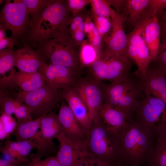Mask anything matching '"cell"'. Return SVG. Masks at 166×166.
I'll return each mask as SVG.
<instances>
[{"mask_svg": "<svg viewBox=\"0 0 166 166\" xmlns=\"http://www.w3.org/2000/svg\"><path fill=\"white\" fill-rule=\"evenodd\" d=\"M46 60L38 50L24 44L22 48L16 50L14 66L19 71L34 73L38 72L41 64Z\"/></svg>", "mask_w": 166, "mask_h": 166, "instance_id": "19", "label": "cell"}, {"mask_svg": "<svg viewBox=\"0 0 166 166\" xmlns=\"http://www.w3.org/2000/svg\"><path fill=\"white\" fill-rule=\"evenodd\" d=\"M61 91L62 99L66 102L87 137L93 122L86 106L72 87L64 88Z\"/></svg>", "mask_w": 166, "mask_h": 166, "instance_id": "15", "label": "cell"}, {"mask_svg": "<svg viewBox=\"0 0 166 166\" xmlns=\"http://www.w3.org/2000/svg\"><path fill=\"white\" fill-rule=\"evenodd\" d=\"M149 65L145 80V94L162 101L166 105V71L155 61Z\"/></svg>", "mask_w": 166, "mask_h": 166, "instance_id": "18", "label": "cell"}, {"mask_svg": "<svg viewBox=\"0 0 166 166\" xmlns=\"http://www.w3.org/2000/svg\"><path fill=\"white\" fill-rule=\"evenodd\" d=\"M30 21V13L21 0L5 1L0 12V23L11 31L12 36L20 43L27 32Z\"/></svg>", "mask_w": 166, "mask_h": 166, "instance_id": "7", "label": "cell"}, {"mask_svg": "<svg viewBox=\"0 0 166 166\" xmlns=\"http://www.w3.org/2000/svg\"><path fill=\"white\" fill-rule=\"evenodd\" d=\"M144 94V86L140 82L125 93L114 108L124 113L129 121L138 99Z\"/></svg>", "mask_w": 166, "mask_h": 166, "instance_id": "25", "label": "cell"}, {"mask_svg": "<svg viewBox=\"0 0 166 166\" xmlns=\"http://www.w3.org/2000/svg\"><path fill=\"white\" fill-rule=\"evenodd\" d=\"M107 1L111 6L114 7L118 13L121 14L123 11L124 13L126 0H107Z\"/></svg>", "mask_w": 166, "mask_h": 166, "instance_id": "44", "label": "cell"}, {"mask_svg": "<svg viewBox=\"0 0 166 166\" xmlns=\"http://www.w3.org/2000/svg\"><path fill=\"white\" fill-rule=\"evenodd\" d=\"M57 116L63 133L67 138L81 141L86 139V133L64 99L60 102Z\"/></svg>", "mask_w": 166, "mask_h": 166, "instance_id": "17", "label": "cell"}, {"mask_svg": "<svg viewBox=\"0 0 166 166\" xmlns=\"http://www.w3.org/2000/svg\"><path fill=\"white\" fill-rule=\"evenodd\" d=\"M17 100L30 108L32 117L40 118L49 113L62 100L61 90L54 89L46 83L34 91H20L16 95Z\"/></svg>", "mask_w": 166, "mask_h": 166, "instance_id": "6", "label": "cell"}, {"mask_svg": "<svg viewBox=\"0 0 166 166\" xmlns=\"http://www.w3.org/2000/svg\"><path fill=\"white\" fill-rule=\"evenodd\" d=\"M69 10L73 17L83 10L85 7L90 3V0H66Z\"/></svg>", "mask_w": 166, "mask_h": 166, "instance_id": "37", "label": "cell"}, {"mask_svg": "<svg viewBox=\"0 0 166 166\" xmlns=\"http://www.w3.org/2000/svg\"><path fill=\"white\" fill-rule=\"evenodd\" d=\"M145 43L148 48L150 62L157 59L160 50L161 38L160 22L157 15L147 20L144 29Z\"/></svg>", "mask_w": 166, "mask_h": 166, "instance_id": "20", "label": "cell"}, {"mask_svg": "<svg viewBox=\"0 0 166 166\" xmlns=\"http://www.w3.org/2000/svg\"><path fill=\"white\" fill-rule=\"evenodd\" d=\"M12 83L20 88L21 91L30 92L35 90L44 86L45 79L43 75L38 72L28 73L15 71L12 80Z\"/></svg>", "mask_w": 166, "mask_h": 166, "instance_id": "24", "label": "cell"}, {"mask_svg": "<svg viewBox=\"0 0 166 166\" xmlns=\"http://www.w3.org/2000/svg\"><path fill=\"white\" fill-rule=\"evenodd\" d=\"M90 4L91 13L97 16L111 18L115 13L107 0H90Z\"/></svg>", "mask_w": 166, "mask_h": 166, "instance_id": "31", "label": "cell"}, {"mask_svg": "<svg viewBox=\"0 0 166 166\" xmlns=\"http://www.w3.org/2000/svg\"><path fill=\"white\" fill-rule=\"evenodd\" d=\"M28 161L12 158L8 160L0 159V166H20L23 163Z\"/></svg>", "mask_w": 166, "mask_h": 166, "instance_id": "42", "label": "cell"}, {"mask_svg": "<svg viewBox=\"0 0 166 166\" xmlns=\"http://www.w3.org/2000/svg\"><path fill=\"white\" fill-rule=\"evenodd\" d=\"M166 9V0H150L141 17L147 19L161 14Z\"/></svg>", "mask_w": 166, "mask_h": 166, "instance_id": "32", "label": "cell"}, {"mask_svg": "<svg viewBox=\"0 0 166 166\" xmlns=\"http://www.w3.org/2000/svg\"><path fill=\"white\" fill-rule=\"evenodd\" d=\"M147 166V165H146V166Z\"/></svg>", "mask_w": 166, "mask_h": 166, "instance_id": "55", "label": "cell"}, {"mask_svg": "<svg viewBox=\"0 0 166 166\" xmlns=\"http://www.w3.org/2000/svg\"><path fill=\"white\" fill-rule=\"evenodd\" d=\"M49 0H21L29 11L30 17L39 12L48 3Z\"/></svg>", "mask_w": 166, "mask_h": 166, "instance_id": "34", "label": "cell"}, {"mask_svg": "<svg viewBox=\"0 0 166 166\" xmlns=\"http://www.w3.org/2000/svg\"><path fill=\"white\" fill-rule=\"evenodd\" d=\"M88 42L96 49L100 54L101 52L102 39L101 35L96 27L91 32L87 34Z\"/></svg>", "mask_w": 166, "mask_h": 166, "instance_id": "38", "label": "cell"}, {"mask_svg": "<svg viewBox=\"0 0 166 166\" xmlns=\"http://www.w3.org/2000/svg\"><path fill=\"white\" fill-rule=\"evenodd\" d=\"M91 18L88 15H86L84 22V32L87 34L91 32L95 27V24Z\"/></svg>", "mask_w": 166, "mask_h": 166, "instance_id": "45", "label": "cell"}, {"mask_svg": "<svg viewBox=\"0 0 166 166\" xmlns=\"http://www.w3.org/2000/svg\"><path fill=\"white\" fill-rule=\"evenodd\" d=\"M144 21H139L134 30L127 35L128 44L135 46L137 49L138 63L137 69L134 73L143 83L145 82L148 69L151 63L149 50L144 38Z\"/></svg>", "mask_w": 166, "mask_h": 166, "instance_id": "14", "label": "cell"}, {"mask_svg": "<svg viewBox=\"0 0 166 166\" xmlns=\"http://www.w3.org/2000/svg\"><path fill=\"white\" fill-rule=\"evenodd\" d=\"M22 104L16 99L10 97L6 89L0 88V105L1 115L11 116L14 113L16 109Z\"/></svg>", "mask_w": 166, "mask_h": 166, "instance_id": "30", "label": "cell"}, {"mask_svg": "<svg viewBox=\"0 0 166 166\" xmlns=\"http://www.w3.org/2000/svg\"><path fill=\"white\" fill-rule=\"evenodd\" d=\"M81 13V12H80ZM73 17L72 22H74L78 26L84 22L86 15L84 16L81 13Z\"/></svg>", "mask_w": 166, "mask_h": 166, "instance_id": "47", "label": "cell"}, {"mask_svg": "<svg viewBox=\"0 0 166 166\" xmlns=\"http://www.w3.org/2000/svg\"><path fill=\"white\" fill-rule=\"evenodd\" d=\"M38 72L44 77L47 84L57 90L72 87L81 78L79 71L45 62L41 64Z\"/></svg>", "mask_w": 166, "mask_h": 166, "instance_id": "11", "label": "cell"}, {"mask_svg": "<svg viewBox=\"0 0 166 166\" xmlns=\"http://www.w3.org/2000/svg\"><path fill=\"white\" fill-rule=\"evenodd\" d=\"M39 129L36 135L37 143L43 152L53 153L56 147L53 140L63 132L55 110L42 117Z\"/></svg>", "mask_w": 166, "mask_h": 166, "instance_id": "13", "label": "cell"}, {"mask_svg": "<svg viewBox=\"0 0 166 166\" xmlns=\"http://www.w3.org/2000/svg\"><path fill=\"white\" fill-rule=\"evenodd\" d=\"M161 14L162 18L163 20L166 21V9Z\"/></svg>", "mask_w": 166, "mask_h": 166, "instance_id": "51", "label": "cell"}, {"mask_svg": "<svg viewBox=\"0 0 166 166\" xmlns=\"http://www.w3.org/2000/svg\"><path fill=\"white\" fill-rule=\"evenodd\" d=\"M20 166H61L56 156H50L44 160L30 158Z\"/></svg>", "mask_w": 166, "mask_h": 166, "instance_id": "35", "label": "cell"}, {"mask_svg": "<svg viewBox=\"0 0 166 166\" xmlns=\"http://www.w3.org/2000/svg\"><path fill=\"white\" fill-rule=\"evenodd\" d=\"M78 29L77 25L74 22H72L69 27V30L71 35Z\"/></svg>", "mask_w": 166, "mask_h": 166, "instance_id": "50", "label": "cell"}, {"mask_svg": "<svg viewBox=\"0 0 166 166\" xmlns=\"http://www.w3.org/2000/svg\"><path fill=\"white\" fill-rule=\"evenodd\" d=\"M100 55L95 48L87 40H85L81 45L80 53L81 69L90 66Z\"/></svg>", "mask_w": 166, "mask_h": 166, "instance_id": "29", "label": "cell"}, {"mask_svg": "<svg viewBox=\"0 0 166 166\" xmlns=\"http://www.w3.org/2000/svg\"><path fill=\"white\" fill-rule=\"evenodd\" d=\"M154 129L156 140L154 152L146 165L166 166V128L157 126Z\"/></svg>", "mask_w": 166, "mask_h": 166, "instance_id": "26", "label": "cell"}, {"mask_svg": "<svg viewBox=\"0 0 166 166\" xmlns=\"http://www.w3.org/2000/svg\"><path fill=\"white\" fill-rule=\"evenodd\" d=\"M71 36L74 41L80 45L85 40V33L78 29Z\"/></svg>", "mask_w": 166, "mask_h": 166, "instance_id": "46", "label": "cell"}, {"mask_svg": "<svg viewBox=\"0 0 166 166\" xmlns=\"http://www.w3.org/2000/svg\"><path fill=\"white\" fill-rule=\"evenodd\" d=\"M108 166H126L123 164H120L117 165H109Z\"/></svg>", "mask_w": 166, "mask_h": 166, "instance_id": "53", "label": "cell"}, {"mask_svg": "<svg viewBox=\"0 0 166 166\" xmlns=\"http://www.w3.org/2000/svg\"><path fill=\"white\" fill-rule=\"evenodd\" d=\"M99 117L101 121L108 129L117 134L129 124V122L124 113L104 102Z\"/></svg>", "mask_w": 166, "mask_h": 166, "instance_id": "21", "label": "cell"}, {"mask_svg": "<svg viewBox=\"0 0 166 166\" xmlns=\"http://www.w3.org/2000/svg\"><path fill=\"white\" fill-rule=\"evenodd\" d=\"M161 36L166 38V21L163 20L160 23Z\"/></svg>", "mask_w": 166, "mask_h": 166, "instance_id": "48", "label": "cell"}, {"mask_svg": "<svg viewBox=\"0 0 166 166\" xmlns=\"http://www.w3.org/2000/svg\"><path fill=\"white\" fill-rule=\"evenodd\" d=\"M150 0H127L124 13L128 15V22L132 26L136 25Z\"/></svg>", "mask_w": 166, "mask_h": 166, "instance_id": "28", "label": "cell"}, {"mask_svg": "<svg viewBox=\"0 0 166 166\" xmlns=\"http://www.w3.org/2000/svg\"><path fill=\"white\" fill-rule=\"evenodd\" d=\"M127 56L137 66L138 63V55L137 49L136 46L128 44Z\"/></svg>", "mask_w": 166, "mask_h": 166, "instance_id": "43", "label": "cell"}, {"mask_svg": "<svg viewBox=\"0 0 166 166\" xmlns=\"http://www.w3.org/2000/svg\"><path fill=\"white\" fill-rule=\"evenodd\" d=\"M119 155L126 166H145L152 156L156 134L150 128L131 120L127 128L119 133Z\"/></svg>", "mask_w": 166, "mask_h": 166, "instance_id": "2", "label": "cell"}, {"mask_svg": "<svg viewBox=\"0 0 166 166\" xmlns=\"http://www.w3.org/2000/svg\"><path fill=\"white\" fill-rule=\"evenodd\" d=\"M48 59L50 64L64 66L80 72L79 55L81 45L71 35L52 38L39 42L33 48Z\"/></svg>", "mask_w": 166, "mask_h": 166, "instance_id": "3", "label": "cell"}, {"mask_svg": "<svg viewBox=\"0 0 166 166\" xmlns=\"http://www.w3.org/2000/svg\"><path fill=\"white\" fill-rule=\"evenodd\" d=\"M132 61L128 56L105 57L99 56L86 68L88 77L98 83L109 81L114 83L125 80L132 73Z\"/></svg>", "mask_w": 166, "mask_h": 166, "instance_id": "5", "label": "cell"}, {"mask_svg": "<svg viewBox=\"0 0 166 166\" xmlns=\"http://www.w3.org/2000/svg\"><path fill=\"white\" fill-rule=\"evenodd\" d=\"M7 29V28L4 24L0 23V39L3 38L7 36L6 31Z\"/></svg>", "mask_w": 166, "mask_h": 166, "instance_id": "49", "label": "cell"}, {"mask_svg": "<svg viewBox=\"0 0 166 166\" xmlns=\"http://www.w3.org/2000/svg\"><path fill=\"white\" fill-rule=\"evenodd\" d=\"M5 1L4 0H0V5L1 4H2L3 2H4V1Z\"/></svg>", "mask_w": 166, "mask_h": 166, "instance_id": "54", "label": "cell"}, {"mask_svg": "<svg viewBox=\"0 0 166 166\" xmlns=\"http://www.w3.org/2000/svg\"><path fill=\"white\" fill-rule=\"evenodd\" d=\"M163 124L166 128V114L163 120Z\"/></svg>", "mask_w": 166, "mask_h": 166, "instance_id": "52", "label": "cell"}, {"mask_svg": "<svg viewBox=\"0 0 166 166\" xmlns=\"http://www.w3.org/2000/svg\"><path fill=\"white\" fill-rule=\"evenodd\" d=\"M141 82L134 73L126 80L114 83L99 82L104 102L114 108L118 104L121 97L126 92Z\"/></svg>", "mask_w": 166, "mask_h": 166, "instance_id": "16", "label": "cell"}, {"mask_svg": "<svg viewBox=\"0 0 166 166\" xmlns=\"http://www.w3.org/2000/svg\"><path fill=\"white\" fill-rule=\"evenodd\" d=\"M20 43L13 37L7 36L0 39V50L8 48L13 49L14 46Z\"/></svg>", "mask_w": 166, "mask_h": 166, "instance_id": "41", "label": "cell"}, {"mask_svg": "<svg viewBox=\"0 0 166 166\" xmlns=\"http://www.w3.org/2000/svg\"><path fill=\"white\" fill-rule=\"evenodd\" d=\"M38 148L37 143L31 139L20 141L8 139L0 147V151L11 158L29 161L27 156L33 149Z\"/></svg>", "mask_w": 166, "mask_h": 166, "instance_id": "22", "label": "cell"}, {"mask_svg": "<svg viewBox=\"0 0 166 166\" xmlns=\"http://www.w3.org/2000/svg\"><path fill=\"white\" fill-rule=\"evenodd\" d=\"M16 50L8 48L0 50V87L6 88L12 83Z\"/></svg>", "mask_w": 166, "mask_h": 166, "instance_id": "23", "label": "cell"}, {"mask_svg": "<svg viewBox=\"0 0 166 166\" xmlns=\"http://www.w3.org/2000/svg\"><path fill=\"white\" fill-rule=\"evenodd\" d=\"M58 149L55 156L61 166H74L90 154L85 140H74L67 138L63 132L57 136Z\"/></svg>", "mask_w": 166, "mask_h": 166, "instance_id": "12", "label": "cell"}, {"mask_svg": "<svg viewBox=\"0 0 166 166\" xmlns=\"http://www.w3.org/2000/svg\"><path fill=\"white\" fill-rule=\"evenodd\" d=\"M41 117L17 124L12 132L16 141H22L32 138L40 128Z\"/></svg>", "mask_w": 166, "mask_h": 166, "instance_id": "27", "label": "cell"}, {"mask_svg": "<svg viewBox=\"0 0 166 166\" xmlns=\"http://www.w3.org/2000/svg\"><path fill=\"white\" fill-rule=\"evenodd\" d=\"M85 141L89 153L101 161L108 164H123L119 153V134L108 129L101 121L92 124Z\"/></svg>", "mask_w": 166, "mask_h": 166, "instance_id": "4", "label": "cell"}, {"mask_svg": "<svg viewBox=\"0 0 166 166\" xmlns=\"http://www.w3.org/2000/svg\"><path fill=\"white\" fill-rule=\"evenodd\" d=\"M73 18L67 0H49L39 12L30 17L23 43L33 48L42 41L71 35L69 27Z\"/></svg>", "mask_w": 166, "mask_h": 166, "instance_id": "1", "label": "cell"}, {"mask_svg": "<svg viewBox=\"0 0 166 166\" xmlns=\"http://www.w3.org/2000/svg\"><path fill=\"white\" fill-rule=\"evenodd\" d=\"M161 41L159 54L154 61L166 71V38L161 37Z\"/></svg>", "mask_w": 166, "mask_h": 166, "instance_id": "39", "label": "cell"}, {"mask_svg": "<svg viewBox=\"0 0 166 166\" xmlns=\"http://www.w3.org/2000/svg\"><path fill=\"white\" fill-rule=\"evenodd\" d=\"M91 17L102 40L105 35L108 33L111 29V19L109 18L98 17L92 13H91Z\"/></svg>", "mask_w": 166, "mask_h": 166, "instance_id": "33", "label": "cell"}, {"mask_svg": "<svg viewBox=\"0 0 166 166\" xmlns=\"http://www.w3.org/2000/svg\"><path fill=\"white\" fill-rule=\"evenodd\" d=\"M109 165L90 154L79 161L74 166H108Z\"/></svg>", "mask_w": 166, "mask_h": 166, "instance_id": "40", "label": "cell"}, {"mask_svg": "<svg viewBox=\"0 0 166 166\" xmlns=\"http://www.w3.org/2000/svg\"><path fill=\"white\" fill-rule=\"evenodd\" d=\"M14 114L17 123L26 122L33 119L30 108L23 103L16 109Z\"/></svg>", "mask_w": 166, "mask_h": 166, "instance_id": "36", "label": "cell"}, {"mask_svg": "<svg viewBox=\"0 0 166 166\" xmlns=\"http://www.w3.org/2000/svg\"><path fill=\"white\" fill-rule=\"evenodd\" d=\"M72 88L86 106L93 123L101 122L99 114L104 101L99 83L88 77H81Z\"/></svg>", "mask_w": 166, "mask_h": 166, "instance_id": "10", "label": "cell"}, {"mask_svg": "<svg viewBox=\"0 0 166 166\" xmlns=\"http://www.w3.org/2000/svg\"><path fill=\"white\" fill-rule=\"evenodd\" d=\"M166 114V105L160 99L151 95H144L138 100L130 120L146 127L154 129L162 125V117Z\"/></svg>", "mask_w": 166, "mask_h": 166, "instance_id": "8", "label": "cell"}, {"mask_svg": "<svg viewBox=\"0 0 166 166\" xmlns=\"http://www.w3.org/2000/svg\"><path fill=\"white\" fill-rule=\"evenodd\" d=\"M124 16L115 11L111 18L112 27L102 39L104 44L100 55L105 57L128 56V40L123 29Z\"/></svg>", "mask_w": 166, "mask_h": 166, "instance_id": "9", "label": "cell"}]
</instances>
